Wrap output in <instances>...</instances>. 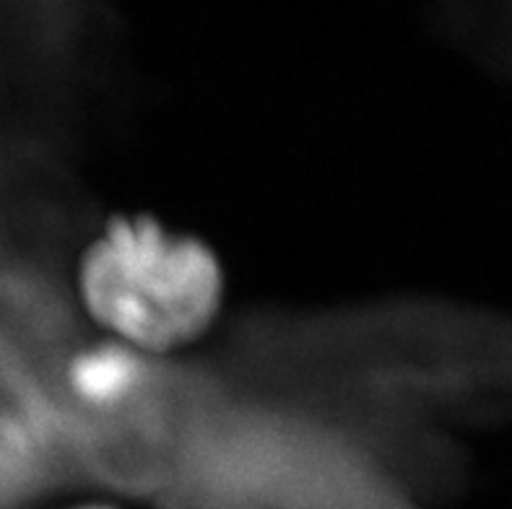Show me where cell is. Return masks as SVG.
<instances>
[{
  "label": "cell",
  "mask_w": 512,
  "mask_h": 509,
  "mask_svg": "<svg viewBox=\"0 0 512 509\" xmlns=\"http://www.w3.org/2000/svg\"><path fill=\"white\" fill-rule=\"evenodd\" d=\"M76 284L99 328L149 354L198 341L216 323L227 294L216 252L146 213L112 216L91 237Z\"/></svg>",
  "instance_id": "cell-1"
},
{
  "label": "cell",
  "mask_w": 512,
  "mask_h": 509,
  "mask_svg": "<svg viewBox=\"0 0 512 509\" xmlns=\"http://www.w3.org/2000/svg\"><path fill=\"white\" fill-rule=\"evenodd\" d=\"M63 509H117V507H110V504L91 502V504H73V507H63Z\"/></svg>",
  "instance_id": "cell-2"
}]
</instances>
